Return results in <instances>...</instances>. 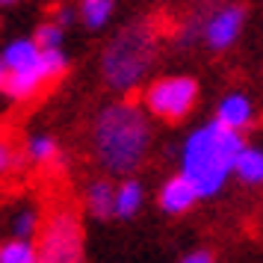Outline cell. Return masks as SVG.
Masks as SVG:
<instances>
[{"instance_id":"obj_13","label":"cell","mask_w":263,"mask_h":263,"mask_svg":"<svg viewBox=\"0 0 263 263\" xmlns=\"http://www.w3.org/2000/svg\"><path fill=\"white\" fill-rule=\"evenodd\" d=\"M234 178L242 186H263V148L260 145H242L234 163Z\"/></svg>"},{"instance_id":"obj_12","label":"cell","mask_w":263,"mask_h":263,"mask_svg":"<svg viewBox=\"0 0 263 263\" xmlns=\"http://www.w3.org/2000/svg\"><path fill=\"white\" fill-rule=\"evenodd\" d=\"M24 157L36 166H45V168H53V163L62 160V148H60V139L53 133H30L24 142Z\"/></svg>"},{"instance_id":"obj_4","label":"cell","mask_w":263,"mask_h":263,"mask_svg":"<svg viewBox=\"0 0 263 263\" xmlns=\"http://www.w3.org/2000/svg\"><path fill=\"white\" fill-rule=\"evenodd\" d=\"M201 86L192 74H166L157 77L142 89V107L151 112V119L160 121H183L192 116V109L198 107Z\"/></svg>"},{"instance_id":"obj_17","label":"cell","mask_w":263,"mask_h":263,"mask_svg":"<svg viewBox=\"0 0 263 263\" xmlns=\"http://www.w3.org/2000/svg\"><path fill=\"white\" fill-rule=\"evenodd\" d=\"M0 263H42L36 239L9 237L0 242Z\"/></svg>"},{"instance_id":"obj_6","label":"cell","mask_w":263,"mask_h":263,"mask_svg":"<svg viewBox=\"0 0 263 263\" xmlns=\"http://www.w3.org/2000/svg\"><path fill=\"white\" fill-rule=\"evenodd\" d=\"M65 71H68V53L62 48H42V57L36 62L9 71L3 95H9L12 101H33L45 86L62 80Z\"/></svg>"},{"instance_id":"obj_1","label":"cell","mask_w":263,"mask_h":263,"mask_svg":"<svg viewBox=\"0 0 263 263\" xmlns=\"http://www.w3.org/2000/svg\"><path fill=\"white\" fill-rule=\"evenodd\" d=\"M92 154L109 178H127L151 154V112L133 101H109L92 121Z\"/></svg>"},{"instance_id":"obj_10","label":"cell","mask_w":263,"mask_h":263,"mask_svg":"<svg viewBox=\"0 0 263 263\" xmlns=\"http://www.w3.org/2000/svg\"><path fill=\"white\" fill-rule=\"evenodd\" d=\"M83 207L86 213L92 219H98V222L116 219V183H109L107 178L92 180L83 190Z\"/></svg>"},{"instance_id":"obj_18","label":"cell","mask_w":263,"mask_h":263,"mask_svg":"<svg viewBox=\"0 0 263 263\" xmlns=\"http://www.w3.org/2000/svg\"><path fill=\"white\" fill-rule=\"evenodd\" d=\"M33 39L39 42V48H62L65 45V27L57 18H48L33 30Z\"/></svg>"},{"instance_id":"obj_22","label":"cell","mask_w":263,"mask_h":263,"mask_svg":"<svg viewBox=\"0 0 263 263\" xmlns=\"http://www.w3.org/2000/svg\"><path fill=\"white\" fill-rule=\"evenodd\" d=\"M6 83H9V65L3 62V57H0V92L6 89Z\"/></svg>"},{"instance_id":"obj_24","label":"cell","mask_w":263,"mask_h":263,"mask_svg":"<svg viewBox=\"0 0 263 263\" xmlns=\"http://www.w3.org/2000/svg\"><path fill=\"white\" fill-rule=\"evenodd\" d=\"M198 3H204V6H210V3H219V0H198Z\"/></svg>"},{"instance_id":"obj_16","label":"cell","mask_w":263,"mask_h":263,"mask_svg":"<svg viewBox=\"0 0 263 263\" xmlns=\"http://www.w3.org/2000/svg\"><path fill=\"white\" fill-rule=\"evenodd\" d=\"M42 231V213L36 204H18L9 216V234L24 239H36Z\"/></svg>"},{"instance_id":"obj_7","label":"cell","mask_w":263,"mask_h":263,"mask_svg":"<svg viewBox=\"0 0 263 263\" xmlns=\"http://www.w3.org/2000/svg\"><path fill=\"white\" fill-rule=\"evenodd\" d=\"M249 9L237 3V0H225V3H216L210 12L204 15L201 21V42L207 50L213 53H225L239 42L242 36V27H246Z\"/></svg>"},{"instance_id":"obj_8","label":"cell","mask_w":263,"mask_h":263,"mask_svg":"<svg viewBox=\"0 0 263 263\" xmlns=\"http://www.w3.org/2000/svg\"><path fill=\"white\" fill-rule=\"evenodd\" d=\"M198 201H201L198 190H195V183L183 172L166 178L160 183V190H157V207L166 216H186Z\"/></svg>"},{"instance_id":"obj_5","label":"cell","mask_w":263,"mask_h":263,"mask_svg":"<svg viewBox=\"0 0 263 263\" xmlns=\"http://www.w3.org/2000/svg\"><path fill=\"white\" fill-rule=\"evenodd\" d=\"M39 260L42 263H86L83 222L77 210L60 207L48 216L39 231Z\"/></svg>"},{"instance_id":"obj_19","label":"cell","mask_w":263,"mask_h":263,"mask_svg":"<svg viewBox=\"0 0 263 263\" xmlns=\"http://www.w3.org/2000/svg\"><path fill=\"white\" fill-rule=\"evenodd\" d=\"M18 166H21V154L12 148V142L0 139V178H9Z\"/></svg>"},{"instance_id":"obj_20","label":"cell","mask_w":263,"mask_h":263,"mask_svg":"<svg viewBox=\"0 0 263 263\" xmlns=\"http://www.w3.org/2000/svg\"><path fill=\"white\" fill-rule=\"evenodd\" d=\"M178 263H219V260H216L213 251H207V249H195V251H186V254H183V257H180Z\"/></svg>"},{"instance_id":"obj_2","label":"cell","mask_w":263,"mask_h":263,"mask_svg":"<svg viewBox=\"0 0 263 263\" xmlns=\"http://www.w3.org/2000/svg\"><path fill=\"white\" fill-rule=\"evenodd\" d=\"M246 145V136L239 130H231L216 119L204 121L186 133L178 151V172L195 183L198 198L210 201L222 195L228 180L234 178V163L237 154Z\"/></svg>"},{"instance_id":"obj_11","label":"cell","mask_w":263,"mask_h":263,"mask_svg":"<svg viewBox=\"0 0 263 263\" xmlns=\"http://www.w3.org/2000/svg\"><path fill=\"white\" fill-rule=\"evenodd\" d=\"M145 207V186L142 180H136L133 175L121 178L116 183V219L119 222H130L142 213Z\"/></svg>"},{"instance_id":"obj_14","label":"cell","mask_w":263,"mask_h":263,"mask_svg":"<svg viewBox=\"0 0 263 263\" xmlns=\"http://www.w3.org/2000/svg\"><path fill=\"white\" fill-rule=\"evenodd\" d=\"M0 57L9 65V71H15V68H24L30 62H36L42 57V48H39V42L33 36H15L3 45Z\"/></svg>"},{"instance_id":"obj_23","label":"cell","mask_w":263,"mask_h":263,"mask_svg":"<svg viewBox=\"0 0 263 263\" xmlns=\"http://www.w3.org/2000/svg\"><path fill=\"white\" fill-rule=\"evenodd\" d=\"M18 0H0V6H15Z\"/></svg>"},{"instance_id":"obj_21","label":"cell","mask_w":263,"mask_h":263,"mask_svg":"<svg viewBox=\"0 0 263 263\" xmlns=\"http://www.w3.org/2000/svg\"><path fill=\"white\" fill-rule=\"evenodd\" d=\"M53 18H57V21H60V24L65 27V30H68V27H71L74 21H80V18H77V6H57Z\"/></svg>"},{"instance_id":"obj_9","label":"cell","mask_w":263,"mask_h":263,"mask_svg":"<svg viewBox=\"0 0 263 263\" xmlns=\"http://www.w3.org/2000/svg\"><path fill=\"white\" fill-rule=\"evenodd\" d=\"M213 119L219 121V124L231 127V130L246 133L251 124H254V119H257V107H254L251 95L239 92V89H231V92H225V95L216 101Z\"/></svg>"},{"instance_id":"obj_15","label":"cell","mask_w":263,"mask_h":263,"mask_svg":"<svg viewBox=\"0 0 263 263\" xmlns=\"http://www.w3.org/2000/svg\"><path fill=\"white\" fill-rule=\"evenodd\" d=\"M116 15V0H80L77 3V18L89 33H101Z\"/></svg>"},{"instance_id":"obj_3","label":"cell","mask_w":263,"mask_h":263,"mask_svg":"<svg viewBox=\"0 0 263 263\" xmlns=\"http://www.w3.org/2000/svg\"><path fill=\"white\" fill-rule=\"evenodd\" d=\"M154 62H157L154 30L145 21L127 24L101 50V77L112 92L130 95L139 86H145V77L154 68Z\"/></svg>"}]
</instances>
